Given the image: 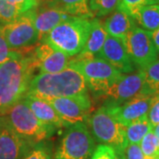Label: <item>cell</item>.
<instances>
[{
	"label": "cell",
	"mask_w": 159,
	"mask_h": 159,
	"mask_svg": "<svg viewBox=\"0 0 159 159\" xmlns=\"http://www.w3.org/2000/svg\"><path fill=\"white\" fill-rule=\"evenodd\" d=\"M36 69L32 53L18 51L13 57L0 64V116L23 99Z\"/></svg>",
	"instance_id": "6da1fadb"
},
{
	"label": "cell",
	"mask_w": 159,
	"mask_h": 159,
	"mask_svg": "<svg viewBox=\"0 0 159 159\" xmlns=\"http://www.w3.org/2000/svg\"><path fill=\"white\" fill-rule=\"evenodd\" d=\"M84 76L69 66L61 72L40 73L33 76L27 94L38 97H67L88 94Z\"/></svg>",
	"instance_id": "7a4b0ae2"
},
{
	"label": "cell",
	"mask_w": 159,
	"mask_h": 159,
	"mask_svg": "<svg viewBox=\"0 0 159 159\" xmlns=\"http://www.w3.org/2000/svg\"><path fill=\"white\" fill-rule=\"evenodd\" d=\"M91 23L90 19L73 16L52 29L43 42L69 57L77 56L85 46Z\"/></svg>",
	"instance_id": "3957f363"
},
{
	"label": "cell",
	"mask_w": 159,
	"mask_h": 159,
	"mask_svg": "<svg viewBox=\"0 0 159 159\" xmlns=\"http://www.w3.org/2000/svg\"><path fill=\"white\" fill-rule=\"evenodd\" d=\"M5 115L18 134L33 146L50 138L56 130V127L40 121L24 99L11 106Z\"/></svg>",
	"instance_id": "277c9868"
},
{
	"label": "cell",
	"mask_w": 159,
	"mask_h": 159,
	"mask_svg": "<svg viewBox=\"0 0 159 159\" xmlns=\"http://www.w3.org/2000/svg\"><path fill=\"white\" fill-rule=\"evenodd\" d=\"M69 66L77 69L84 76L89 89L102 94L122 75L119 70L99 57H72Z\"/></svg>",
	"instance_id": "5b68a950"
},
{
	"label": "cell",
	"mask_w": 159,
	"mask_h": 159,
	"mask_svg": "<svg viewBox=\"0 0 159 159\" xmlns=\"http://www.w3.org/2000/svg\"><path fill=\"white\" fill-rule=\"evenodd\" d=\"M86 121L92 136L97 142L112 147L116 152L125 151L128 145L125 126L114 119L106 105L97 109Z\"/></svg>",
	"instance_id": "8992f818"
},
{
	"label": "cell",
	"mask_w": 159,
	"mask_h": 159,
	"mask_svg": "<svg viewBox=\"0 0 159 159\" xmlns=\"http://www.w3.org/2000/svg\"><path fill=\"white\" fill-rule=\"evenodd\" d=\"M96 149L95 139L85 122L69 126L55 153V159H91Z\"/></svg>",
	"instance_id": "52a82bcc"
},
{
	"label": "cell",
	"mask_w": 159,
	"mask_h": 159,
	"mask_svg": "<svg viewBox=\"0 0 159 159\" xmlns=\"http://www.w3.org/2000/svg\"><path fill=\"white\" fill-rule=\"evenodd\" d=\"M34 17L35 8L24 12L11 22L2 24L4 35L12 51L28 48L39 42L34 26Z\"/></svg>",
	"instance_id": "ba28073f"
},
{
	"label": "cell",
	"mask_w": 159,
	"mask_h": 159,
	"mask_svg": "<svg viewBox=\"0 0 159 159\" xmlns=\"http://www.w3.org/2000/svg\"><path fill=\"white\" fill-rule=\"evenodd\" d=\"M131 60L140 70L146 68L158 58V51L154 45L150 32L136 27L124 39Z\"/></svg>",
	"instance_id": "9c48e42d"
},
{
	"label": "cell",
	"mask_w": 159,
	"mask_h": 159,
	"mask_svg": "<svg viewBox=\"0 0 159 159\" xmlns=\"http://www.w3.org/2000/svg\"><path fill=\"white\" fill-rule=\"evenodd\" d=\"M39 98L49 102L69 125L84 122L91 115L92 102L89 93L74 97Z\"/></svg>",
	"instance_id": "30bf717a"
},
{
	"label": "cell",
	"mask_w": 159,
	"mask_h": 159,
	"mask_svg": "<svg viewBox=\"0 0 159 159\" xmlns=\"http://www.w3.org/2000/svg\"><path fill=\"white\" fill-rule=\"evenodd\" d=\"M144 84L143 71L123 74L102 95L107 97L111 105H119L142 95Z\"/></svg>",
	"instance_id": "8fae6325"
},
{
	"label": "cell",
	"mask_w": 159,
	"mask_h": 159,
	"mask_svg": "<svg viewBox=\"0 0 159 159\" xmlns=\"http://www.w3.org/2000/svg\"><path fill=\"white\" fill-rule=\"evenodd\" d=\"M32 147L12 128L6 115L0 116V159H22Z\"/></svg>",
	"instance_id": "7c38bea8"
},
{
	"label": "cell",
	"mask_w": 159,
	"mask_h": 159,
	"mask_svg": "<svg viewBox=\"0 0 159 159\" xmlns=\"http://www.w3.org/2000/svg\"><path fill=\"white\" fill-rule=\"evenodd\" d=\"M153 97L140 95L119 105L107 104L110 113L120 125L126 126L138 120L148 118Z\"/></svg>",
	"instance_id": "4fadbf2b"
},
{
	"label": "cell",
	"mask_w": 159,
	"mask_h": 159,
	"mask_svg": "<svg viewBox=\"0 0 159 159\" xmlns=\"http://www.w3.org/2000/svg\"><path fill=\"white\" fill-rule=\"evenodd\" d=\"M36 68L41 73H58L68 67L72 57L57 51L45 42H41L32 53Z\"/></svg>",
	"instance_id": "5bb4252c"
},
{
	"label": "cell",
	"mask_w": 159,
	"mask_h": 159,
	"mask_svg": "<svg viewBox=\"0 0 159 159\" xmlns=\"http://www.w3.org/2000/svg\"><path fill=\"white\" fill-rule=\"evenodd\" d=\"M97 57L106 60L122 74H132L136 69L127 53L124 41L111 35L107 36Z\"/></svg>",
	"instance_id": "9a60e30c"
},
{
	"label": "cell",
	"mask_w": 159,
	"mask_h": 159,
	"mask_svg": "<svg viewBox=\"0 0 159 159\" xmlns=\"http://www.w3.org/2000/svg\"><path fill=\"white\" fill-rule=\"evenodd\" d=\"M71 17L73 16L69 15L52 2L37 10L35 9L34 26L38 33L39 42H43L52 29Z\"/></svg>",
	"instance_id": "2e32d148"
},
{
	"label": "cell",
	"mask_w": 159,
	"mask_h": 159,
	"mask_svg": "<svg viewBox=\"0 0 159 159\" xmlns=\"http://www.w3.org/2000/svg\"><path fill=\"white\" fill-rule=\"evenodd\" d=\"M29 107L31 109L35 117L46 125L60 128L70 125L58 115L56 110L51 106L49 102L32 95L27 94L23 98Z\"/></svg>",
	"instance_id": "e0dca14e"
},
{
	"label": "cell",
	"mask_w": 159,
	"mask_h": 159,
	"mask_svg": "<svg viewBox=\"0 0 159 159\" xmlns=\"http://www.w3.org/2000/svg\"><path fill=\"white\" fill-rule=\"evenodd\" d=\"M104 29L108 35L123 40L137 25L134 18L129 13L121 9L112 11L103 22Z\"/></svg>",
	"instance_id": "ac0fdd59"
},
{
	"label": "cell",
	"mask_w": 159,
	"mask_h": 159,
	"mask_svg": "<svg viewBox=\"0 0 159 159\" xmlns=\"http://www.w3.org/2000/svg\"><path fill=\"white\" fill-rule=\"evenodd\" d=\"M108 34L104 29L103 23L98 19H93L91 23V29L89 37L83 50L77 56L83 57H97L102 50Z\"/></svg>",
	"instance_id": "d6986e66"
},
{
	"label": "cell",
	"mask_w": 159,
	"mask_h": 159,
	"mask_svg": "<svg viewBox=\"0 0 159 159\" xmlns=\"http://www.w3.org/2000/svg\"><path fill=\"white\" fill-rule=\"evenodd\" d=\"M132 17L141 29L153 32L159 28V5L143 6L137 10Z\"/></svg>",
	"instance_id": "ffe728a7"
},
{
	"label": "cell",
	"mask_w": 159,
	"mask_h": 159,
	"mask_svg": "<svg viewBox=\"0 0 159 159\" xmlns=\"http://www.w3.org/2000/svg\"><path fill=\"white\" fill-rule=\"evenodd\" d=\"M52 3L71 16L88 19L94 17L89 0H52Z\"/></svg>",
	"instance_id": "44dd1931"
},
{
	"label": "cell",
	"mask_w": 159,
	"mask_h": 159,
	"mask_svg": "<svg viewBox=\"0 0 159 159\" xmlns=\"http://www.w3.org/2000/svg\"><path fill=\"white\" fill-rule=\"evenodd\" d=\"M142 71L144 74L142 95L150 97L159 96V57Z\"/></svg>",
	"instance_id": "7402d4cb"
},
{
	"label": "cell",
	"mask_w": 159,
	"mask_h": 159,
	"mask_svg": "<svg viewBox=\"0 0 159 159\" xmlns=\"http://www.w3.org/2000/svg\"><path fill=\"white\" fill-rule=\"evenodd\" d=\"M125 130L128 144H140L142 138L152 130V126L148 118H145L125 126Z\"/></svg>",
	"instance_id": "603a6c76"
},
{
	"label": "cell",
	"mask_w": 159,
	"mask_h": 159,
	"mask_svg": "<svg viewBox=\"0 0 159 159\" xmlns=\"http://www.w3.org/2000/svg\"><path fill=\"white\" fill-rule=\"evenodd\" d=\"M121 0H89V7L94 16L102 17L118 9Z\"/></svg>",
	"instance_id": "cb8c5ba5"
},
{
	"label": "cell",
	"mask_w": 159,
	"mask_h": 159,
	"mask_svg": "<svg viewBox=\"0 0 159 159\" xmlns=\"http://www.w3.org/2000/svg\"><path fill=\"white\" fill-rule=\"evenodd\" d=\"M144 159H159V148L153 131H149L140 142Z\"/></svg>",
	"instance_id": "d4e9b609"
},
{
	"label": "cell",
	"mask_w": 159,
	"mask_h": 159,
	"mask_svg": "<svg viewBox=\"0 0 159 159\" xmlns=\"http://www.w3.org/2000/svg\"><path fill=\"white\" fill-rule=\"evenodd\" d=\"M21 14L8 0H0V24H8L15 20Z\"/></svg>",
	"instance_id": "484cf974"
},
{
	"label": "cell",
	"mask_w": 159,
	"mask_h": 159,
	"mask_svg": "<svg viewBox=\"0 0 159 159\" xmlns=\"http://www.w3.org/2000/svg\"><path fill=\"white\" fill-rule=\"evenodd\" d=\"M150 5H159V0H121L118 8L133 16V14L140 8Z\"/></svg>",
	"instance_id": "4316f807"
},
{
	"label": "cell",
	"mask_w": 159,
	"mask_h": 159,
	"mask_svg": "<svg viewBox=\"0 0 159 159\" xmlns=\"http://www.w3.org/2000/svg\"><path fill=\"white\" fill-rule=\"evenodd\" d=\"M22 159H52L51 150L43 143H37L29 150Z\"/></svg>",
	"instance_id": "83f0119b"
},
{
	"label": "cell",
	"mask_w": 159,
	"mask_h": 159,
	"mask_svg": "<svg viewBox=\"0 0 159 159\" xmlns=\"http://www.w3.org/2000/svg\"><path fill=\"white\" fill-rule=\"evenodd\" d=\"M18 51H12L9 47L3 33L2 24H0V64H3L8 59L14 57Z\"/></svg>",
	"instance_id": "f1b7e54d"
},
{
	"label": "cell",
	"mask_w": 159,
	"mask_h": 159,
	"mask_svg": "<svg viewBox=\"0 0 159 159\" xmlns=\"http://www.w3.org/2000/svg\"><path fill=\"white\" fill-rule=\"evenodd\" d=\"M91 159H117V152L109 145L99 144L96 147Z\"/></svg>",
	"instance_id": "f546056e"
},
{
	"label": "cell",
	"mask_w": 159,
	"mask_h": 159,
	"mask_svg": "<svg viewBox=\"0 0 159 159\" xmlns=\"http://www.w3.org/2000/svg\"><path fill=\"white\" fill-rule=\"evenodd\" d=\"M148 120L152 128L159 124V96L153 97L150 107L148 110Z\"/></svg>",
	"instance_id": "4dcf8cb0"
},
{
	"label": "cell",
	"mask_w": 159,
	"mask_h": 159,
	"mask_svg": "<svg viewBox=\"0 0 159 159\" xmlns=\"http://www.w3.org/2000/svg\"><path fill=\"white\" fill-rule=\"evenodd\" d=\"M11 5L15 6L20 13L34 9L37 6V0H8Z\"/></svg>",
	"instance_id": "1f68e13d"
},
{
	"label": "cell",
	"mask_w": 159,
	"mask_h": 159,
	"mask_svg": "<svg viewBox=\"0 0 159 159\" xmlns=\"http://www.w3.org/2000/svg\"><path fill=\"white\" fill-rule=\"evenodd\" d=\"M125 159H144L140 144H128L124 151Z\"/></svg>",
	"instance_id": "d6a6232c"
},
{
	"label": "cell",
	"mask_w": 159,
	"mask_h": 159,
	"mask_svg": "<svg viewBox=\"0 0 159 159\" xmlns=\"http://www.w3.org/2000/svg\"><path fill=\"white\" fill-rule=\"evenodd\" d=\"M150 35H151V39L153 41L154 45L159 53V28L153 32H150Z\"/></svg>",
	"instance_id": "836d02e7"
},
{
	"label": "cell",
	"mask_w": 159,
	"mask_h": 159,
	"mask_svg": "<svg viewBox=\"0 0 159 159\" xmlns=\"http://www.w3.org/2000/svg\"><path fill=\"white\" fill-rule=\"evenodd\" d=\"M152 131H153L155 138H156L157 142V147L159 148V124H157L156 126H154L153 128H152Z\"/></svg>",
	"instance_id": "e575fe53"
},
{
	"label": "cell",
	"mask_w": 159,
	"mask_h": 159,
	"mask_svg": "<svg viewBox=\"0 0 159 159\" xmlns=\"http://www.w3.org/2000/svg\"><path fill=\"white\" fill-rule=\"evenodd\" d=\"M117 159H125L124 152H117Z\"/></svg>",
	"instance_id": "d590c367"
}]
</instances>
